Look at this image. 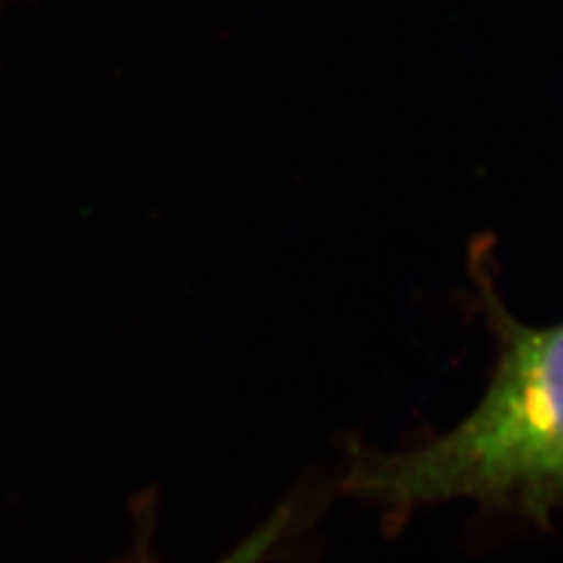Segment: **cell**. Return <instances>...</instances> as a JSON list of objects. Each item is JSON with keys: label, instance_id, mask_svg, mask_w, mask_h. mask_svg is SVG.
I'll return each mask as SVG.
<instances>
[{"label": "cell", "instance_id": "1", "mask_svg": "<svg viewBox=\"0 0 563 563\" xmlns=\"http://www.w3.org/2000/svg\"><path fill=\"white\" fill-rule=\"evenodd\" d=\"M498 362L474 411L418 449L366 455L345 482L390 512L455 498L548 523L563 505V322L528 327L490 298Z\"/></svg>", "mask_w": 563, "mask_h": 563}, {"label": "cell", "instance_id": "2", "mask_svg": "<svg viewBox=\"0 0 563 563\" xmlns=\"http://www.w3.org/2000/svg\"><path fill=\"white\" fill-rule=\"evenodd\" d=\"M282 528H285V519L271 521L266 528H261L256 536H252L242 544V548H238L231 556L221 563H258L263 559V554L273 548V542L282 533Z\"/></svg>", "mask_w": 563, "mask_h": 563}]
</instances>
